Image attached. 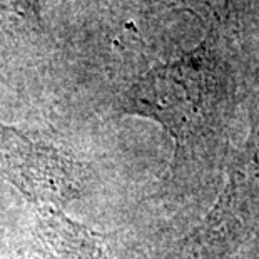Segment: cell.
I'll list each match as a JSON object with an SVG mask.
<instances>
[{
	"label": "cell",
	"instance_id": "cell-1",
	"mask_svg": "<svg viewBox=\"0 0 259 259\" xmlns=\"http://www.w3.org/2000/svg\"><path fill=\"white\" fill-rule=\"evenodd\" d=\"M218 97L216 70L202 51L152 69L129 92L132 111L157 120L172 136L178 156L206 131Z\"/></svg>",
	"mask_w": 259,
	"mask_h": 259
},
{
	"label": "cell",
	"instance_id": "cell-2",
	"mask_svg": "<svg viewBox=\"0 0 259 259\" xmlns=\"http://www.w3.org/2000/svg\"><path fill=\"white\" fill-rule=\"evenodd\" d=\"M0 169L37 207L62 209L84 189L87 167L54 146L0 124Z\"/></svg>",
	"mask_w": 259,
	"mask_h": 259
},
{
	"label": "cell",
	"instance_id": "cell-3",
	"mask_svg": "<svg viewBox=\"0 0 259 259\" xmlns=\"http://www.w3.org/2000/svg\"><path fill=\"white\" fill-rule=\"evenodd\" d=\"M259 221V125L231 169L206 221L187 239L186 254L207 259L228 252Z\"/></svg>",
	"mask_w": 259,
	"mask_h": 259
},
{
	"label": "cell",
	"instance_id": "cell-4",
	"mask_svg": "<svg viewBox=\"0 0 259 259\" xmlns=\"http://www.w3.org/2000/svg\"><path fill=\"white\" fill-rule=\"evenodd\" d=\"M102 238L60 209L38 207L32 259H102Z\"/></svg>",
	"mask_w": 259,
	"mask_h": 259
}]
</instances>
